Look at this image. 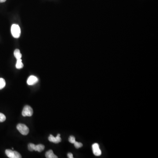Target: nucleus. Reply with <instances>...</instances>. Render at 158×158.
<instances>
[{
	"label": "nucleus",
	"mask_w": 158,
	"mask_h": 158,
	"mask_svg": "<svg viewBox=\"0 0 158 158\" xmlns=\"http://www.w3.org/2000/svg\"><path fill=\"white\" fill-rule=\"evenodd\" d=\"M15 66L17 69H21L23 68V64L22 62V60L21 59L17 60V62Z\"/></svg>",
	"instance_id": "11"
},
{
	"label": "nucleus",
	"mask_w": 158,
	"mask_h": 158,
	"mask_svg": "<svg viewBox=\"0 0 158 158\" xmlns=\"http://www.w3.org/2000/svg\"><path fill=\"white\" fill-rule=\"evenodd\" d=\"M67 156H68V158H73V155L72 153H68V154H67Z\"/></svg>",
	"instance_id": "16"
},
{
	"label": "nucleus",
	"mask_w": 158,
	"mask_h": 158,
	"mask_svg": "<svg viewBox=\"0 0 158 158\" xmlns=\"http://www.w3.org/2000/svg\"><path fill=\"white\" fill-rule=\"evenodd\" d=\"M45 156L47 158H58V156L54 154L52 150H49L46 152Z\"/></svg>",
	"instance_id": "9"
},
{
	"label": "nucleus",
	"mask_w": 158,
	"mask_h": 158,
	"mask_svg": "<svg viewBox=\"0 0 158 158\" xmlns=\"http://www.w3.org/2000/svg\"><path fill=\"white\" fill-rule=\"evenodd\" d=\"M93 153L95 156H100L101 154V151L99 148V146L98 143H95L92 146Z\"/></svg>",
	"instance_id": "6"
},
{
	"label": "nucleus",
	"mask_w": 158,
	"mask_h": 158,
	"mask_svg": "<svg viewBox=\"0 0 158 158\" xmlns=\"http://www.w3.org/2000/svg\"><path fill=\"white\" fill-rule=\"evenodd\" d=\"M28 149L29 151H35L38 152H41L44 150L45 146L42 144L35 145L32 143H30L28 146Z\"/></svg>",
	"instance_id": "2"
},
{
	"label": "nucleus",
	"mask_w": 158,
	"mask_h": 158,
	"mask_svg": "<svg viewBox=\"0 0 158 158\" xmlns=\"http://www.w3.org/2000/svg\"><path fill=\"white\" fill-rule=\"evenodd\" d=\"M11 33L14 38H19L21 34V29L19 26L17 24H13L11 27Z\"/></svg>",
	"instance_id": "1"
},
{
	"label": "nucleus",
	"mask_w": 158,
	"mask_h": 158,
	"mask_svg": "<svg viewBox=\"0 0 158 158\" xmlns=\"http://www.w3.org/2000/svg\"><path fill=\"white\" fill-rule=\"evenodd\" d=\"M69 141L70 143L74 144L75 142L76 141V139L75 137L73 136H70L69 138Z\"/></svg>",
	"instance_id": "15"
},
{
	"label": "nucleus",
	"mask_w": 158,
	"mask_h": 158,
	"mask_svg": "<svg viewBox=\"0 0 158 158\" xmlns=\"http://www.w3.org/2000/svg\"><path fill=\"white\" fill-rule=\"evenodd\" d=\"M6 120V117L3 113L0 112V122H3Z\"/></svg>",
	"instance_id": "14"
},
{
	"label": "nucleus",
	"mask_w": 158,
	"mask_h": 158,
	"mask_svg": "<svg viewBox=\"0 0 158 158\" xmlns=\"http://www.w3.org/2000/svg\"><path fill=\"white\" fill-rule=\"evenodd\" d=\"M48 140L50 142H52L53 143H56V144L59 143L61 141V138L60 137V135L58 134L56 137H55L52 135H50L49 137H48Z\"/></svg>",
	"instance_id": "7"
},
{
	"label": "nucleus",
	"mask_w": 158,
	"mask_h": 158,
	"mask_svg": "<svg viewBox=\"0 0 158 158\" xmlns=\"http://www.w3.org/2000/svg\"><path fill=\"white\" fill-rule=\"evenodd\" d=\"M6 81L4 79L0 78V90L2 89L5 88L6 86Z\"/></svg>",
	"instance_id": "12"
},
{
	"label": "nucleus",
	"mask_w": 158,
	"mask_h": 158,
	"mask_svg": "<svg viewBox=\"0 0 158 158\" xmlns=\"http://www.w3.org/2000/svg\"><path fill=\"white\" fill-rule=\"evenodd\" d=\"M74 146L76 148H79L83 146V144L81 143L76 141L74 143Z\"/></svg>",
	"instance_id": "13"
},
{
	"label": "nucleus",
	"mask_w": 158,
	"mask_h": 158,
	"mask_svg": "<svg viewBox=\"0 0 158 158\" xmlns=\"http://www.w3.org/2000/svg\"><path fill=\"white\" fill-rule=\"evenodd\" d=\"M38 79L34 76H30L28 78L27 83L29 85H33L38 82Z\"/></svg>",
	"instance_id": "8"
},
{
	"label": "nucleus",
	"mask_w": 158,
	"mask_h": 158,
	"mask_svg": "<svg viewBox=\"0 0 158 158\" xmlns=\"http://www.w3.org/2000/svg\"><path fill=\"white\" fill-rule=\"evenodd\" d=\"M14 56L17 59V60L21 59V58H22V54H21L20 50L19 49H15L14 50Z\"/></svg>",
	"instance_id": "10"
},
{
	"label": "nucleus",
	"mask_w": 158,
	"mask_h": 158,
	"mask_svg": "<svg viewBox=\"0 0 158 158\" xmlns=\"http://www.w3.org/2000/svg\"><path fill=\"white\" fill-rule=\"evenodd\" d=\"M22 115L23 117H31L33 114V110L29 106H26L22 111Z\"/></svg>",
	"instance_id": "5"
},
{
	"label": "nucleus",
	"mask_w": 158,
	"mask_h": 158,
	"mask_svg": "<svg viewBox=\"0 0 158 158\" xmlns=\"http://www.w3.org/2000/svg\"><path fill=\"white\" fill-rule=\"evenodd\" d=\"M6 0H0V3H3V2H6Z\"/></svg>",
	"instance_id": "17"
},
{
	"label": "nucleus",
	"mask_w": 158,
	"mask_h": 158,
	"mask_svg": "<svg viewBox=\"0 0 158 158\" xmlns=\"http://www.w3.org/2000/svg\"><path fill=\"white\" fill-rule=\"evenodd\" d=\"M17 129L19 132L23 135H26L29 134V128L23 124H18L17 126Z\"/></svg>",
	"instance_id": "3"
},
{
	"label": "nucleus",
	"mask_w": 158,
	"mask_h": 158,
	"mask_svg": "<svg viewBox=\"0 0 158 158\" xmlns=\"http://www.w3.org/2000/svg\"><path fill=\"white\" fill-rule=\"evenodd\" d=\"M6 154L7 156L10 158H21L22 156L17 151H14L10 149H6Z\"/></svg>",
	"instance_id": "4"
}]
</instances>
